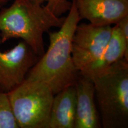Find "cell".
Masks as SVG:
<instances>
[{
    "label": "cell",
    "instance_id": "obj_12",
    "mask_svg": "<svg viewBox=\"0 0 128 128\" xmlns=\"http://www.w3.org/2000/svg\"><path fill=\"white\" fill-rule=\"evenodd\" d=\"M33 2L39 4H43L46 2L45 5L54 15L57 17H61L63 14L70 11L71 7L72 2L68 0H31Z\"/></svg>",
    "mask_w": 128,
    "mask_h": 128
},
{
    "label": "cell",
    "instance_id": "obj_10",
    "mask_svg": "<svg viewBox=\"0 0 128 128\" xmlns=\"http://www.w3.org/2000/svg\"><path fill=\"white\" fill-rule=\"evenodd\" d=\"M75 85L54 95L48 128H74L76 113Z\"/></svg>",
    "mask_w": 128,
    "mask_h": 128
},
{
    "label": "cell",
    "instance_id": "obj_13",
    "mask_svg": "<svg viewBox=\"0 0 128 128\" xmlns=\"http://www.w3.org/2000/svg\"><path fill=\"white\" fill-rule=\"evenodd\" d=\"M125 40L128 43V16L122 18L116 23Z\"/></svg>",
    "mask_w": 128,
    "mask_h": 128
},
{
    "label": "cell",
    "instance_id": "obj_14",
    "mask_svg": "<svg viewBox=\"0 0 128 128\" xmlns=\"http://www.w3.org/2000/svg\"><path fill=\"white\" fill-rule=\"evenodd\" d=\"M10 0H0V8L4 7V6H6V4Z\"/></svg>",
    "mask_w": 128,
    "mask_h": 128
},
{
    "label": "cell",
    "instance_id": "obj_1",
    "mask_svg": "<svg viewBox=\"0 0 128 128\" xmlns=\"http://www.w3.org/2000/svg\"><path fill=\"white\" fill-rule=\"evenodd\" d=\"M80 20L74 1L67 17L60 30L48 32L49 45L29 70L26 78L44 83L55 95L62 89L76 84L80 76L73 61L72 40Z\"/></svg>",
    "mask_w": 128,
    "mask_h": 128
},
{
    "label": "cell",
    "instance_id": "obj_6",
    "mask_svg": "<svg viewBox=\"0 0 128 128\" xmlns=\"http://www.w3.org/2000/svg\"><path fill=\"white\" fill-rule=\"evenodd\" d=\"M39 58L23 40L9 50H0V88L8 92L17 87Z\"/></svg>",
    "mask_w": 128,
    "mask_h": 128
},
{
    "label": "cell",
    "instance_id": "obj_9",
    "mask_svg": "<svg viewBox=\"0 0 128 128\" xmlns=\"http://www.w3.org/2000/svg\"><path fill=\"white\" fill-rule=\"evenodd\" d=\"M124 58L128 60V43L116 24L112 27L109 41L100 56L82 68L80 73L82 76L91 78Z\"/></svg>",
    "mask_w": 128,
    "mask_h": 128
},
{
    "label": "cell",
    "instance_id": "obj_4",
    "mask_svg": "<svg viewBox=\"0 0 128 128\" xmlns=\"http://www.w3.org/2000/svg\"><path fill=\"white\" fill-rule=\"evenodd\" d=\"M8 95L19 128H48L54 94L47 85L25 78Z\"/></svg>",
    "mask_w": 128,
    "mask_h": 128
},
{
    "label": "cell",
    "instance_id": "obj_7",
    "mask_svg": "<svg viewBox=\"0 0 128 128\" xmlns=\"http://www.w3.org/2000/svg\"><path fill=\"white\" fill-rule=\"evenodd\" d=\"M80 18L97 26L116 24L128 16V0H72Z\"/></svg>",
    "mask_w": 128,
    "mask_h": 128
},
{
    "label": "cell",
    "instance_id": "obj_3",
    "mask_svg": "<svg viewBox=\"0 0 128 128\" xmlns=\"http://www.w3.org/2000/svg\"><path fill=\"white\" fill-rule=\"evenodd\" d=\"M104 128H128V60L124 58L92 76Z\"/></svg>",
    "mask_w": 128,
    "mask_h": 128
},
{
    "label": "cell",
    "instance_id": "obj_8",
    "mask_svg": "<svg viewBox=\"0 0 128 128\" xmlns=\"http://www.w3.org/2000/svg\"><path fill=\"white\" fill-rule=\"evenodd\" d=\"M75 87L76 103L74 128H101L94 101L95 87L92 80L80 73Z\"/></svg>",
    "mask_w": 128,
    "mask_h": 128
},
{
    "label": "cell",
    "instance_id": "obj_2",
    "mask_svg": "<svg viewBox=\"0 0 128 128\" xmlns=\"http://www.w3.org/2000/svg\"><path fill=\"white\" fill-rule=\"evenodd\" d=\"M66 17H57L43 4L31 0H14L0 11V42L21 39L40 57L44 53L43 36L53 28H60Z\"/></svg>",
    "mask_w": 128,
    "mask_h": 128
},
{
    "label": "cell",
    "instance_id": "obj_5",
    "mask_svg": "<svg viewBox=\"0 0 128 128\" xmlns=\"http://www.w3.org/2000/svg\"><path fill=\"white\" fill-rule=\"evenodd\" d=\"M112 32L110 25L97 26L91 23L77 25L72 40L71 53L78 71L100 56L109 41Z\"/></svg>",
    "mask_w": 128,
    "mask_h": 128
},
{
    "label": "cell",
    "instance_id": "obj_11",
    "mask_svg": "<svg viewBox=\"0 0 128 128\" xmlns=\"http://www.w3.org/2000/svg\"><path fill=\"white\" fill-rule=\"evenodd\" d=\"M0 128H19L8 92L0 88Z\"/></svg>",
    "mask_w": 128,
    "mask_h": 128
}]
</instances>
